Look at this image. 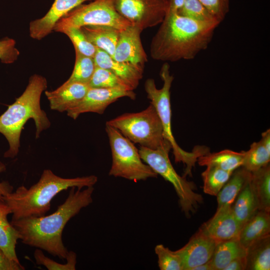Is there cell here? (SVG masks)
Here are the masks:
<instances>
[{
    "instance_id": "obj_1",
    "label": "cell",
    "mask_w": 270,
    "mask_h": 270,
    "mask_svg": "<svg viewBox=\"0 0 270 270\" xmlns=\"http://www.w3.org/2000/svg\"><path fill=\"white\" fill-rule=\"evenodd\" d=\"M70 188L67 198L52 214L11 220L22 242L44 250L62 260L66 259L68 250L62 242L63 230L72 218L92 202L94 191V186L84 190Z\"/></svg>"
},
{
    "instance_id": "obj_2",
    "label": "cell",
    "mask_w": 270,
    "mask_h": 270,
    "mask_svg": "<svg viewBox=\"0 0 270 270\" xmlns=\"http://www.w3.org/2000/svg\"><path fill=\"white\" fill-rule=\"evenodd\" d=\"M220 24L168 14L152 40L150 55L166 62L193 60L208 48Z\"/></svg>"
},
{
    "instance_id": "obj_3",
    "label": "cell",
    "mask_w": 270,
    "mask_h": 270,
    "mask_svg": "<svg viewBox=\"0 0 270 270\" xmlns=\"http://www.w3.org/2000/svg\"><path fill=\"white\" fill-rule=\"evenodd\" d=\"M97 182L94 175L63 178L46 169L38 181L30 188L21 186L1 199L10 208L12 220L43 216L50 209L53 198L60 192L73 187L82 189L94 186Z\"/></svg>"
},
{
    "instance_id": "obj_4",
    "label": "cell",
    "mask_w": 270,
    "mask_h": 270,
    "mask_svg": "<svg viewBox=\"0 0 270 270\" xmlns=\"http://www.w3.org/2000/svg\"><path fill=\"white\" fill-rule=\"evenodd\" d=\"M47 84L46 79L43 76L32 75L23 93L0 116V133L4 136L9 144L8 149L4 154V158H12L17 156L21 132L28 120L32 118L34 122L36 138L50 126V122L40 104L41 95L46 90Z\"/></svg>"
},
{
    "instance_id": "obj_5",
    "label": "cell",
    "mask_w": 270,
    "mask_h": 270,
    "mask_svg": "<svg viewBox=\"0 0 270 270\" xmlns=\"http://www.w3.org/2000/svg\"><path fill=\"white\" fill-rule=\"evenodd\" d=\"M170 64L164 62L160 71V76L163 82L161 88H156L153 78L147 79L144 90L150 103L156 108L164 129V136L170 143L176 162H182L186 166L184 175L192 176V170L198 158L209 152L204 146H196L192 152L182 150L177 144L172 130V110L170 101V90L174 79L170 74Z\"/></svg>"
},
{
    "instance_id": "obj_6",
    "label": "cell",
    "mask_w": 270,
    "mask_h": 270,
    "mask_svg": "<svg viewBox=\"0 0 270 270\" xmlns=\"http://www.w3.org/2000/svg\"><path fill=\"white\" fill-rule=\"evenodd\" d=\"M106 124L118 130L132 142L152 150H172L164 136L160 120L153 105L138 112L126 113L110 120Z\"/></svg>"
},
{
    "instance_id": "obj_7",
    "label": "cell",
    "mask_w": 270,
    "mask_h": 270,
    "mask_svg": "<svg viewBox=\"0 0 270 270\" xmlns=\"http://www.w3.org/2000/svg\"><path fill=\"white\" fill-rule=\"evenodd\" d=\"M112 164L109 175L134 182L157 178L158 174L141 158L132 142L116 128L106 124Z\"/></svg>"
},
{
    "instance_id": "obj_8",
    "label": "cell",
    "mask_w": 270,
    "mask_h": 270,
    "mask_svg": "<svg viewBox=\"0 0 270 270\" xmlns=\"http://www.w3.org/2000/svg\"><path fill=\"white\" fill-rule=\"evenodd\" d=\"M164 149L152 150L140 146L139 154L142 160L166 180L174 186L178 196L182 211L188 217L196 212L199 204L202 202V196L194 192V184L188 181L186 176H180L171 164L168 153Z\"/></svg>"
},
{
    "instance_id": "obj_9",
    "label": "cell",
    "mask_w": 270,
    "mask_h": 270,
    "mask_svg": "<svg viewBox=\"0 0 270 270\" xmlns=\"http://www.w3.org/2000/svg\"><path fill=\"white\" fill-rule=\"evenodd\" d=\"M88 25L109 26L122 30L132 24L116 10L112 0H94L78 6L62 17L54 30L62 32L68 28Z\"/></svg>"
},
{
    "instance_id": "obj_10",
    "label": "cell",
    "mask_w": 270,
    "mask_h": 270,
    "mask_svg": "<svg viewBox=\"0 0 270 270\" xmlns=\"http://www.w3.org/2000/svg\"><path fill=\"white\" fill-rule=\"evenodd\" d=\"M118 13L132 25L144 30L160 24L168 8V0H112Z\"/></svg>"
},
{
    "instance_id": "obj_11",
    "label": "cell",
    "mask_w": 270,
    "mask_h": 270,
    "mask_svg": "<svg viewBox=\"0 0 270 270\" xmlns=\"http://www.w3.org/2000/svg\"><path fill=\"white\" fill-rule=\"evenodd\" d=\"M123 97L135 100L136 94L134 90L122 88H90L82 101L66 112L67 115L76 120L85 112L102 114L110 104Z\"/></svg>"
},
{
    "instance_id": "obj_12",
    "label": "cell",
    "mask_w": 270,
    "mask_h": 270,
    "mask_svg": "<svg viewBox=\"0 0 270 270\" xmlns=\"http://www.w3.org/2000/svg\"><path fill=\"white\" fill-rule=\"evenodd\" d=\"M139 28L130 25L120 32L118 40L112 58L144 68L148 56L142 46Z\"/></svg>"
},
{
    "instance_id": "obj_13",
    "label": "cell",
    "mask_w": 270,
    "mask_h": 270,
    "mask_svg": "<svg viewBox=\"0 0 270 270\" xmlns=\"http://www.w3.org/2000/svg\"><path fill=\"white\" fill-rule=\"evenodd\" d=\"M242 226L234 216L231 206L217 208L214 216L199 230L216 244L238 238Z\"/></svg>"
},
{
    "instance_id": "obj_14",
    "label": "cell",
    "mask_w": 270,
    "mask_h": 270,
    "mask_svg": "<svg viewBox=\"0 0 270 270\" xmlns=\"http://www.w3.org/2000/svg\"><path fill=\"white\" fill-rule=\"evenodd\" d=\"M216 245L213 240L198 230L185 246L176 250L182 260L183 270H192L209 261Z\"/></svg>"
},
{
    "instance_id": "obj_15",
    "label": "cell",
    "mask_w": 270,
    "mask_h": 270,
    "mask_svg": "<svg viewBox=\"0 0 270 270\" xmlns=\"http://www.w3.org/2000/svg\"><path fill=\"white\" fill-rule=\"evenodd\" d=\"M88 0H54L48 12L43 17L30 22V36L37 40L44 38L54 30L56 24L62 17Z\"/></svg>"
},
{
    "instance_id": "obj_16",
    "label": "cell",
    "mask_w": 270,
    "mask_h": 270,
    "mask_svg": "<svg viewBox=\"0 0 270 270\" xmlns=\"http://www.w3.org/2000/svg\"><path fill=\"white\" fill-rule=\"evenodd\" d=\"M96 66L108 69L134 90L143 76L144 68L126 62L114 60L104 51L96 48L93 58Z\"/></svg>"
},
{
    "instance_id": "obj_17",
    "label": "cell",
    "mask_w": 270,
    "mask_h": 270,
    "mask_svg": "<svg viewBox=\"0 0 270 270\" xmlns=\"http://www.w3.org/2000/svg\"><path fill=\"white\" fill-rule=\"evenodd\" d=\"M88 84L80 82L64 83L56 90L45 91L51 110L60 112H67L78 104L85 96Z\"/></svg>"
},
{
    "instance_id": "obj_18",
    "label": "cell",
    "mask_w": 270,
    "mask_h": 270,
    "mask_svg": "<svg viewBox=\"0 0 270 270\" xmlns=\"http://www.w3.org/2000/svg\"><path fill=\"white\" fill-rule=\"evenodd\" d=\"M270 236V212L258 210L242 226L238 240L246 250L258 240Z\"/></svg>"
},
{
    "instance_id": "obj_19",
    "label": "cell",
    "mask_w": 270,
    "mask_h": 270,
    "mask_svg": "<svg viewBox=\"0 0 270 270\" xmlns=\"http://www.w3.org/2000/svg\"><path fill=\"white\" fill-rule=\"evenodd\" d=\"M80 28L91 43L112 57L120 30L105 26L88 25Z\"/></svg>"
},
{
    "instance_id": "obj_20",
    "label": "cell",
    "mask_w": 270,
    "mask_h": 270,
    "mask_svg": "<svg viewBox=\"0 0 270 270\" xmlns=\"http://www.w3.org/2000/svg\"><path fill=\"white\" fill-rule=\"evenodd\" d=\"M12 210L8 205L0 198V248L11 260L20 262L16 254L18 232L8 220Z\"/></svg>"
},
{
    "instance_id": "obj_21",
    "label": "cell",
    "mask_w": 270,
    "mask_h": 270,
    "mask_svg": "<svg viewBox=\"0 0 270 270\" xmlns=\"http://www.w3.org/2000/svg\"><path fill=\"white\" fill-rule=\"evenodd\" d=\"M251 172L242 166L235 170L217 194L218 208L231 206L236 196L250 180Z\"/></svg>"
},
{
    "instance_id": "obj_22",
    "label": "cell",
    "mask_w": 270,
    "mask_h": 270,
    "mask_svg": "<svg viewBox=\"0 0 270 270\" xmlns=\"http://www.w3.org/2000/svg\"><path fill=\"white\" fill-rule=\"evenodd\" d=\"M244 154V151L237 152L226 149L216 152H208L200 156L197 162L201 166H214L232 172L242 166Z\"/></svg>"
},
{
    "instance_id": "obj_23",
    "label": "cell",
    "mask_w": 270,
    "mask_h": 270,
    "mask_svg": "<svg viewBox=\"0 0 270 270\" xmlns=\"http://www.w3.org/2000/svg\"><path fill=\"white\" fill-rule=\"evenodd\" d=\"M246 250L238 238L216 244L210 262L213 270H224L233 260L246 256Z\"/></svg>"
},
{
    "instance_id": "obj_24",
    "label": "cell",
    "mask_w": 270,
    "mask_h": 270,
    "mask_svg": "<svg viewBox=\"0 0 270 270\" xmlns=\"http://www.w3.org/2000/svg\"><path fill=\"white\" fill-rule=\"evenodd\" d=\"M251 173L250 183L258 209L270 212V164Z\"/></svg>"
},
{
    "instance_id": "obj_25",
    "label": "cell",
    "mask_w": 270,
    "mask_h": 270,
    "mask_svg": "<svg viewBox=\"0 0 270 270\" xmlns=\"http://www.w3.org/2000/svg\"><path fill=\"white\" fill-rule=\"evenodd\" d=\"M250 180L240 192L232 206L234 216L242 226L258 210Z\"/></svg>"
},
{
    "instance_id": "obj_26",
    "label": "cell",
    "mask_w": 270,
    "mask_h": 270,
    "mask_svg": "<svg viewBox=\"0 0 270 270\" xmlns=\"http://www.w3.org/2000/svg\"><path fill=\"white\" fill-rule=\"evenodd\" d=\"M246 270H270V236L254 243L246 249Z\"/></svg>"
},
{
    "instance_id": "obj_27",
    "label": "cell",
    "mask_w": 270,
    "mask_h": 270,
    "mask_svg": "<svg viewBox=\"0 0 270 270\" xmlns=\"http://www.w3.org/2000/svg\"><path fill=\"white\" fill-rule=\"evenodd\" d=\"M270 152L260 140L254 142L247 151H244L242 166L252 172L270 164Z\"/></svg>"
},
{
    "instance_id": "obj_28",
    "label": "cell",
    "mask_w": 270,
    "mask_h": 270,
    "mask_svg": "<svg viewBox=\"0 0 270 270\" xmlns=\"http://www.w3.org/2000/svg\"><path fill=\"white\" fill-rule=\"evenodd\" d=\"M232 172L216 167L206 166L202 174L204 192L208 194L216 196Z\"/></svg>"
},
{
    "instance_id": "obj_29",
    "label": "cell",
    "mask_w": 270,
    "mask_h": 270,
    "mask_svg": "<svg viewBox=\"0 0 270 270\" xmlns=\"http://www.w3.org/2000/svg\"><path fill=\"white\" fill-rule=\"evenodd\" d=\"M96 66L93 58L76 52V60L73 71L64 83L80 82L88 84Z\"/></svg>"
},
{
    "instance_id": "obj_30",
    "label": "cell",
    "mask_w": 270,
    "mask_h": 270,
    "mask_svg": "<svg viewBox=\"0 0 270 270\" xmlns=\"http://www.w3.org/2000/svg\"><path fill=\"white\" fill-rule=\"evenodd\" d=\"M90 88H122L133 90L110 70L96 66L88 83Z\"/></svg>"
},
{
    "instance_id": "obj_31",
    "label": "cell",
    "mask_w": 270,
    "mask_h": 270,
    "mask_svg": "<svg viewBox=\"0 0 270 270\" xmlns=\"http://www.w3.org/2000/svg\"><path fill=\"white\" fill-rule=\"evenodd\" d=\"M62 32L66 34L72 41L76 52L86 56L94 57L96 47L88 40L80 28H68Z\"/></svg>"
},
{
    "instance_id": "obj_32",
    "label": "cell",
    "mask_w": 270,
    "mask_h": 270,
    "mask_svg": "<svg viewBox=\"0 0 270 270\" xmlns=\"http://www.w3.org/2000/svg\"><path fill=\"white\" fill-rule=\"evenodd\" d=\"M177 13L197 21L220 24L199 0H185Z\"/></svg>"
},
{
    "instance_id": "obj_33",
    "label": "cell",
    "mask_w": 270,
    "mask_h": 270,
    "mask_svg": "<svg viewBox=\"0 0 270 270\" xmlns=\"http://www.w3.org/2000/svg\"><path fill=\"white\" fill-rule=\"evenodd\" d=\"M158 258V266L160 270H183L182 260L176 251H172L162 244L154 248Z\"/></svg>"
},
{
    "instance_id": "obj_34",
    "label": "cell",
    "mask_w": 270,
    "mask_h": 270,
    "mask_svg": "<svg viewBox=\"0 0 270 270\" xmlns=\"http://www.w3.org/2000/svg\"><path fill=\"white\" fill-rule=\"evenodd\" d=\"M36 262L38 265L45 266L48 270H75L76 254L72 251H68L66 258V264H60L44 255L42 250L36 248L34 253Z\"/></svg>"
},
{
    "instance_id": "obj_35",
    "label": "cell",
    "mask_w": 270,
    "mask_h": 270,
    "mask_svg": "<svg viewBox=\"0 0 270 270\" xmlns=\"http://www.w3.org/2000/svg\"><path fill=\"white\" fill-rule=\"evenodd\" d=\"M16 41L8 37L0 40V60L2 63L10 64L16 62L20 52L16 46Z\"/></svg>"
},
{
    "instance_id": "obj_36",
    "label": "cell",
    "mask_w": 270,
    "mask_h": 270,
    "mask_svg": "<svg viewBox=\"0 0 270 270\" xmlns=\"http://www.w3.org/2000/svg\"><path fill=\"white\" fill-rule=\"evenodd\" d=\"M220 24L230 10V0H199Z\"/></svg>"
},
{
    "instance_id": "obj_37",
    "label": "cell",
    "mask_w": 270,
    "mask_h": 270,
    "mask_svg": "<svg viewBox=\"0 0 270 270\" xmlns=\"http://www.w3.org/2000/svg\"><path fill=\"white\" fill-rule=\"evenodd\" d=\"M20 264L10 259L0 248V270H24Z\"/></svg>"
},
{
    "instance_id": "obj_38",
    "label": "cell",
    "mask_w": 270,
    "mask_h": 270,
    "mask_svg": "<svg viewBox=\"0 0 270 270\" xmlns=\"http://www.w3.org/2000/svg\"><path fill=\"white\" fill-rule=\"evenodd\" d=\"M246 256H245L233 260L224 270H246Z\"/></svg>"
},
{
    "instance_id": "obj_39",
    "label": "cell",
    "mask_w": 270,
    "mask_h": 270,
    "mask_svg": "<svg viewBox=\"0 0 270 270\" xmlns=\"http://www.w3.org/2000/svg\"><path fill=\"white\" fill-rule=\"evenodd\" d=\"M6 168L4 164L0 161V174L4 172ZM14 188L8 181L0 182V198L13 192Z\"/></svg>"
},
{
    "instance_id": "obj_40",
    "label": "cell",
    "mask_w": 270,
    "mask_h": 270,
    "mask_svg": "<svg viewBox=\"0 0 270 270\" xmlns=\"http://www.w3.org/2000/svg\"><path fill=\"white\" fill-rule=\"evenodd\" d=\"M185 0H168V14L178 12L182 6Z\"/></svg>"
},
{
    "instance_id": "obj_41",
    "label": "cell",
    "mask_w": 270,
    "mask_h": 270,
    "mask_svg": "<svg viewBox=\"0 0 270 270\" xmlns=\"http://www.w3.org/2000/svg\"><path fill=\"white\" fill-rule=\"evenodd\" d=\"M268 150L270 152V129L264 132L262 134L260 140Z\"/></svg>"
},
{
    "instance_id": "obj_42",
    "label": "cell",
    "mask_w": 270,
    "mask_h": 270,
    "mask_svg": "<svg viewBox=\"0 0 270 270\" xmlns=\"http://www.w3.org/2000/svg\"><path fill=\"white\" fill-rule=\"evenodd\" d=\"M192 270H213V268L210 260H209L206 263L194 267Z\"/></svg>"
}]
</instances>
